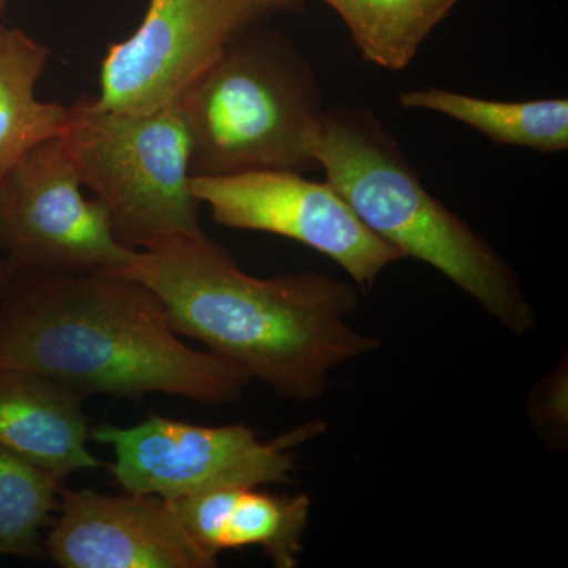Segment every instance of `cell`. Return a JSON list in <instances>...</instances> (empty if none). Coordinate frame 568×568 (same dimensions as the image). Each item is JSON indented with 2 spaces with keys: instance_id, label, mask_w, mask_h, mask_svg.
<instances>
[{
  "instance_id": "6da1fadb",
  "label": "cell",
  "mask_w": 568,
  "mask_h": 568,
  "mask_svg": "<svg viewBox=\"0 0 568 568\" xmlns=\"http://www.w3.org/2000/svg\"><path fill=\"white\" fill-rule=\"evenodd\" d=\"M118 274L148 286L189 336L280 398H323L332 372L381 347L349 324L361 310L353 283L305 271L260 278L204 231L138 250Z\"/></svg>"
},
{
  "instance_id": "7a4b0ae2",
  "label": "cell",
  "mask_w": 568,
  "mask_h": 568,
  "mask_svg": "<svg viewBox=\"0 0 568 568\" xmlns=\"http://www.w3.org/2000/svg\"><path fill=\"white\" fill-rule=\"evenodd\" d=\"M0 366L50 377L82 396L239 402L252 381L174 331L148 286L118 274L14 272L0 301Z\"/></svg>"
},
{
  "instance_id": "3957f363",
  "label": "cell",
  "mask_w": 568,
  "mask_h": 568,
  "mask_svg": "<svg viewBox=\"0 0 568 568\" xmlns=\"http://www.w3.org/2000/svg\"><path fill=\"white\" fill-rule=\"evenodd\" d=\"M305 149L365 226L405 260L436 268L511 335L536 331L537 312L517 272L426 190L375 112L351 104L324 108Z\"/></svg>"
},
{
  "instance_id": "277c9868",
  "label": "cell",
  "mask_w": 568,
  "mask_h": 568,
  "mask_svg": "<svg viewBox=\"0 0 568 568\" xmlns=\"http://www.w3.org/2000/svg\"><path fill=\"white\" fill-rule=\"evenodd\" d=\"M192 142L190 173H310L305 136L324 111L312 65L274 32L235 37L178 102Z\"/></svg>"
},
{
  "instance_id": "5b68a950",
  "label": "cell",
  "mask_w": 568,
  "mask_h": 568,
  "mask_svg": "<svg viewBox=\"0 0 568 568\" xmlns=\"http://www.w3.org/2000/svg\"><path fill=\"white\" fill-rule=\"evenodd\" d=\"M62 138L82 186L103 205L126 248L203 230L201 203L190 189L192 142L178 103L111 112L82 99L71 104Z\"/></svg>"
},
{
  "instance_id": "8992f818",
  "label": "cell",
  "mask_w": 568,
  "mask_h": 568,
  "mask_svg": "<svg viewBox=\"0 0 568 568\" xmlns=\"http://www.w3.org/2000/svg\"><path fill=\"white\" fill-rule=\"evenodd\" d=\"M323 432V422H308L264 443L245 424L151 416L129 428L97 426L91 440L111 447V474L125 493L173 500L211 489L287 484L297 467L290 448Z\"/></svg>"
},
{
  "instance_id": "52a82bcc",
  "label": "cell",
  "mask_w": 568,
  "mask_h": 568,
  "mask_svg": "<svg viewBox=\"0 0 568 568\" xmlns=\"http://www.w3.org/2000/svg\"><path fill=\"white\" fill-rule=\"evenodd\" d=\"M0 252L14 272H115L136 250L115 237L102 204L82 183L61 136L41 142L0 181Z\"/></svg>"
},
{
  "instance_id": "ba28073f",
  "label": "cell",
  "mask_w": 568,
  "mask_h": 568,
  "mask_svg": "<svg viewBox=\"0 0 568 568\" xmlns=\"http://www.w3.org/2000/svg\"><path fill=\"white\" fill-rule=\"evenodd\" d=\"M278 10L272 0H149L136 32L108 48L93 106L148 112L178 103L235 37Z\"/></svg>"
},
{
  "instance_id": "9c48e42d",
  "label": "cell",
  "mask_w": 568,
  "mask_h": 568,
  "mask_svg": "<svg viewBox=\"0 0 568 568\" xmlns=\"http://www.w3.org/2000/svg\"><path fill=\"white\" fill-rule=\"evenodd\" d=\"M190 189L231 230L282 235L338 264L358 291L369 293L403 254L365 226L327 181L295 171H252L219 178L192 175Z\"/></svg>"
},
{
  "instance_id": "30bf717a",
  "label": "cell",
  "mask_w": 568,
  "mask_h": 568,
  "mask_svg": "<svg viewBox=\"0 0 568 568\" xmlns=\"http://www.w3.org/2000/svg\"><path fill=\"white\" fill-rule=\"evenodd\" d=\"M47 537V552L62 568H215L166 499L63 493Z\"/></svg>"
},
{
  "instance_id": "8fae6325",
  "label": "cell",
  "mask_w": 568,
  "mask_h": 568,
  "mask_svg": "<svg viewBox=\"0 0 568 568\" xmlns=\"http://www.w3.org/2000/svg\"><path fill=\"white\" fill-rule=\"evenodd\" d=\"M194 544L219 560L223 551L263 548L276 568H297L312 499L257 487L211 489L168 500Z\"/></svg>"
},
{
  "instance_id": "7c38bea8",
  "label": "cell",
  "mask_w": 568,
  "mask_h": 568,
  "mask_svg": "<svg viewBox=\"0 0 568 568\" xmlns=\"http://www.w3.org/2000/svg\"><path fill=\"white\" fill-rule=\"evenodd\" d=\"M84 396L50 377L0 366V447L65 480L102 465L89 450Z\"/></svg>"
},
{
  "instance_id": "4fadbf2b",
  "label": "cell",
  "mask_w": 568,
  "mask_h": 568,
  "mask_svg": "<svg viewBox=\"0 0 568 568\" xmlns=\"http://www.w3.org/2000/svg\"><path fill=\"white\" fill-rule=\"evenodd\" d=\"M50 48L0 21V181L32 149L69 129L71 104L40 102Z\"/></svg>"
},
{
  "instance_id": "5bb4252c",
  "label": "cell",
  "mask_w": 568,
  "mask_h": 568,
  "mask_svg": "<svg viewBox=\"0 0 568 568\" xmlns=\"http://www.w3.org/2000/svg\"><path fill=\"white\" fill-rule=\"evenodd\" d=\"M405 110L439 112L465 123L500 145L532 149L541 153L568 149V100L538 99L500 102L447 89H414L399 95Z\"/></svg>"
},
{
  "instance_id": "9a60e30c",
  "label": "cell",
  "mask_w": 568,
  "mask_h": 568,
  "mask_svg": "<svg viewBox=\"0 0 568 568\" xmlns=\"http://www.w3.org/2000/svg\"><path fill=\"white\" fill-rule=\"evenodd\" d=\"M349 29L366 62L405 70L462 0H323Z\"/></svg>"
},
{
  "instance_id": "2e32d148",
  "label": "cell",
  "mask_w": 568,
  "mask_h": 568,
  "mask_svg": "<svg viewBox=\"0 0 568 568\" xmlns=\"http://www.w3.org/2000/svg\"><path fill=\"white\" fill-rule=\"evenodd\" d=\"M62 478L0 447V556L44 559Z\"/></svg>"
},
{
  "instance_id": "e0dca14e",
  "label": "cell",
  "mask_w": 568,
  "mask_h": 568,
  "mask_svg": "<svg viewBox=\"0 0 568 568\" xmlns=\"http://www.w3.org/2000/svg\"><path fill=\"white\" fill-rule=\"evenodd\" d=\"M534 422L540 435L552 436V446L562 444V424L567 426V369L562 364L538 384L534 396Z\"/></svg>"
},
{
  "instance_id": "ac0fdd59",
  "label": "cell",
  "mask_w": 568,
  "mask_h": 568,
  "mask_svg": "<svg viewBox=\"0 0 568 568\" xmlns=\"http://www.w3.org/2000/svg\"><path fill=\"white\" fill-rule=\"evenodd\" d=\"M14 275L13 268L7 257L0 252V301H2L3 294H6L7 287H9L11 276Z\"/></svg>"
},
{
  "instance_id": "d6986e66",
  "label": "cell",
  "mask_w": 568,
  "mask_h": 568,
  "mask_svg": "<svg viewBox=\"0 0 568 568\" xmlns=\"http://www.w3.org/2000/svg\"><path fill=\"white\" fill-rule=\"evenodd\" d=\"M280 10L294 9L298 0H272Z\"/></svg>"
},
{
  "instance_id": "ffe728a7",
  "label": "cell",
  "mask_w": 568,
  "mask_h": 568,
  "mask_svg": "<svg viewBox=\"0 0 568 568\" xmlns=\"http://www.w3.org/2000/svg\"><path fill=\"white\" fill-rule=\"evenodd\" d=\"M7 2H9V0H0V14L6 11Z\"/></svg>"
}]
</instances>
